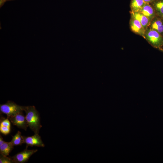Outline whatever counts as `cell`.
Here are the masks:
<instances>
[{
    "instance_id": "cell-12",
    "label": "cell",
    "mask_w": 163,
    "mask_h": 163,
    "mask_svg": "<svg viewBox=\"0 0 163 163\" xmlns=\"http://www.w3.org/2000/svg\"><path fill=\"white\" fill-rule=\"evenodd\" d=\"M146 3L143 0H131L130 5V11L139 12Z\"/></svg>"
},
{
    "instance_id": "cell-19",
    "label": "cell",
    "mask_w": 163,
    "mask_h": 163,
    "mask_svg": "<svg viewBox=\"0 0 163 163\" xmlns=\"http://www.w3.org/2000/svg\"><path fill=\"white\" fill-rule=\"evenodd\" d=\"M5 2L7 1H14L15 0H4Z\"/></svg>"
},
{
    "instance_id": "cell-5",
    "label": "cell",
    "mask_w": 163,
    "mask_h": 163,
    "mask_svg": "<svg viewBox=\"0 0 163 163\" xmlns=\"http://www.w3.org/2000/svg\"><path fill=\"white\" fill-rule=\"evenodd\" d=\"M7 118L14 125L16 126L18 128L26 130L27 127L28 126L25 116L23 114L22 112L14 116Z\"/></svg>"
},
{
    "instance_id": "cell-18",
    "label": "cell",
    "mask_w": 163,
    "mask_h": 163,
    "mask_svg": "<svg viewBox=\"0 0 163 163\" xmlns=\"http://www.w3.org/2000/svg\"><path fill=\"white\" fill-rule=\"evenodd\" d=\"M146 3H150L155 0H143Z\"/></svg>"
},
{
    "instance_id": "cell-13",
    "label": "cell",
    "mask_w": 163,
    "mask_h": 163,
    "mask_svg": "<svg viewBox=\"0 0 163 163\" xmlns=\"http://www.w3.org/2000/svg\"><path fill=\"white\" fill-rule=\"evenodd\" d=\"M154 9L157 16L163 15V0H155L150 3Z\"/></svg>"
},
{
    "instance_id": "cell-1",
    "label": "cell",
    "mask_w": 163,
    "mask_h": 163,
    "mask_svg": "<svg viewBox=\"0 0 163 163\" xmlns=\"http://www.w3.org/2000/svg\"><path fill=\"white\" fill-rule=\"evenodd\" d=\"M24 111L28 126L35 133L38 134L42 127L39 112L33 106H24Z\"/></svg>"
},
{
    "instance_id": "cell-11",
    "label": "cell",
    "mask_w": 163,
    "mask_h": 163,
    "mask_svg": "<svg viewBox=\"0 0 163 163\" xmlns=\"http://www.w3.org/2000/svg\"><path fill=\"white\" fill-rule=\"evenodd\" d=\"M8 119V118H2L0 120V131L5 135L9 133L10 131V123Z\"/></svg>"
},
{
    "instance_id": "cell-8",
    "label": "cell",
    "mask_w": 163,
    "mask_h": 163,
    "mask_svg": "<svg viewBox=\"0 0 163 163\" xmlns=\"http://www.w3.org/2000/svg\"><path fill=\"white\" fill-rule=\"evenodd\" d=\"M155 30L163 37V19L157 16L150 22L148 27Z\"/></svg>"
},
{
    "instance_id": "cell-9",
    "label": "cell",
    "mask_w": 163,
    "mask_h": 163,
    "mask_svg": "<svg viewBox=\"0 0 163 163\" xmlns=\"http://www.w3.org/2000/svg\"><path fill=\"white\" fill-rule=\"evenodd\" d=\"M139 12L146 17L150 21L157 16L154 9L149 3H146Z\"/></svg>"
},
{
    "instance_id": "cell-4",
    "label": "cell",
    "mask_w": 163,
    "mask_h": 163,
    "mask_svg": "<svg viewBox=\"0 0 163 163\" xmlns=\"http://www.w3.org/2000/svg\"><path fill=\"white\" fill-rule=\"evenodd\" d=\"M28 146H26V148L23 151L18 153L14 156L10 157L12 163H24L28 161L30 157L36 152L37 149L28 150Z\"/></svg>"
},
{
    "instance_id": "cell-17",
    "label": "cell",
    "mask_w": 163,
    "mask_h": 163,
    "mask_svg": "<svg viewBox=\"0 0 163 163\" xmlns=\"http://www.w3.org/2000/svg\"><path fill=\"white\" fill-rule=\"evenodd\" d=\"M5 142L4 141L1 135L0 136V146L3 144Z\"/></svg>"
},
{
    "instance_id": "cell-3",
    "label": "cell",
    "mask_w": 163,
    "mask_h": 163,
    "mask_svg": "<svg viewBox=\"0 0 163 163\" xmlns=\"http://www.w3.org/2000/svg\"><path fill=\"white\" fill-rule=\"evenodd\" d=\"M24 108V106L18 105L11 101H8L5 104L0 105V112L6 114L7 117L22 112Z\"/></svg>"
},
{
    "instance_id": "cell-21",
    "label": "cell",
    "mask_w": 163,
    "mask_h": 163,
    "mask_svg": "<svg viewBox=\"0 0 163 163\" xmlns=\"http://www.w3.org/2000/svg\"><path fill=\"white\" fill-rule=\"evenodd\" d=\"M161 17L163 19V15Z\"/></svg>"
},
{
    "instance_id": "cell-20",
    "label": "cell",
    "mask_w": 163,
    "mask_h": 163,
    "mask_svg": "<svg viewBox=\"0 0 163 163\" xmlns=\"http://www.w3.org/2000/svg\"><path fill=\"white\" fill-rule=\"evenodd\" d=\"M160 50H161L163 52V47Z\"/></svg>"
},
{
    "instance_id": "cell-14",
    "label": "cell",
    "mask_w": 163,
    "mask_h": 163,
    "mask_svg": "<svg viewBox=\"0 0 163 163\" xmlns=\"http://www.w3.org/2000/svg\"><path fill=\"white\" fill-rule=\"evenodd\" d=\"M14 146L11 142H5L0 146V154L5 156H8L13 149Z\"/></svg>"
},
{
    "instance_id": "cell-10",
    "label": "cell",
    "mask_w": 163,
    "mask_h": 163,
    "mask_svg": "<svg viewBox=\"0 0 163 163\" xmlns=\"http://www.w3.org/2000/svg\"><path fill=\"white\" fill-rule=\"evenodd\" d=\"M130 13L131 17L138 20L146 30L150 22L149 19L139 12H133L130 11Z\"/></svg>"
},
{
    "instance_id": "cell-16",
    "label": "cell",
    "mask_w": 163,
    "mask_h": 163,
    "mask_svg": "<svg viewBox=\"0 0 163 163\" xmlns=\"http://www.w3.org/2000/svg\"><path fill=\"white\" fill-rule=\"evenodd\" d=\"M0 163H11L12 161L11 157H7L0 154Z\"/></svg>"
},
{
    "instance_id": "cell-6",
    "label": "cell",
    "mask_w": 163,
    "mask_h": 163,
    "mask_svg": "<svg viewBox=\"0 0 163 163\" xmlns=\"http://www.w3.org/2000/svg\"><path fill=\"white\" fill-rule=\"evenodd\" d=\"M129 24L130 28L132 32L144 38L145 29L138 20L131 17Z\"/></svg>"
},
{
    "instance_id": "cell-7",
    "label": "cell",
    "mask_w": 163,
    "mask_h": 163,
    "mask_svg": "<svg viewBox=\"0 0 163 163\" xmlns=\"http://www.w3.org/2000/svg\"><path fill=\"white\" fill-rule=\"evenodd\" d=\"M24 143L26 144V146H36L38 147H44V144L43 142L41 137L38 133L30 136H24Z\"/></svg>"
},
{
    "instance_id": "cell-15",
    "label": "cell",
    "mask_w": 163,
    "mask_h": 163,
    "mask_svg": "<svg viewBox=\"0 0 163 163\" xmlns=\"http://www.w3.org/2000/svg\"><path fill=\"white\" fill-rule=\"evenodd\" d=\"M10 142L14 146L21 145L24 143V136L21 135V132L18 131L16 134L12 137Z\"/></svg>"
},
{
    "instance_id": "cell-2",
    "label": "cell",
    "mask_w": 163,
    "mask_h": 163,
    "mask_svg": "<svg viewBox=\"0 0 163 163\" xmlns=\"http://www.w3.org/2000/svg\"><path fill=\"white\" fill-rule=\"evenodd\" d=\"M144 38L155 48L160 50L163 47V37L153 29L147 27Z\"/></svg>"
}]
</instances>
